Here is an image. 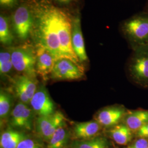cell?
<instances>
[{
    "instance_id": "cell-2",
    "label": "cell",
    "mask_w": 148,
    "mask_h": 148,
    "mask_svg": "<svg viewBox=\"0 0 148 148\" xmlns=\"http://www.w3.org/2000/svg\"><path fill=\"white\" fill-rule=\"evenodd\" d=\"M53 11L63 58L79 64V60L72 47V21L62 10L54 6Z\"/></svg>"
},
{
    "instance_id": "cell-19",
    "label": "cell",
    "mask_w": 148,
    "mask_h": 148,
    "mask_svg": "<svg viewBox=\"0 0 148 148\" xmlns=\"http://www.w3.org/2000/svg\"><path fill=\"white\" fill-rule=\"evenodd\" d=\"M108 141L103 137L97 136L87 140H77L73 144V148H108Z\"/></svg>"
},
{
    "instance_id": "cell-8",
    "label": "cell",
    "mask_w": 148,
    "mask_h": 148,
    "mask_svg": "<svg viewBox=\"0 0 148 148\" xmlns=\"http://www.w3.org/2000/svg\"><path fill=\"white\" fill-rule=\"evenodd\" d=\"M35 126L37 134L48 142L59 128L65 126V118L62 113L56 111L50 115L38 117Z\"/></svg>"
},
{
    "instance_id": "cell-20",
    "label": "cell",
    "mask_w": 148,
    "mask_h": 148,
    "mask_svg": "<svg viewBox=\"0 0 148 148\" xmlns=\"http://www.w3.org/2000/svg\"><path fill=\"white\" fill-rule=\"evenodd\" d=\"M14 41V37L11 31L8 18L3 15L0 16V41L3 45H10Z\"/></svg>"
},
{
    "instance_id": "cell-12",
    "label": "cell",
    "mask_w": 148,
    "mask_h": 148,
    "mask_svg": "<svg viewBox=\"0 0 148 148\" xmlns=\"http://www.w3.org/2000/svg\"><path fill=\"white\" fill-rule=\"evenodd\" d=\"M35 51L36 74L46 80L53 70L56 59L51 53L41 46H37Z\"/></svg>"
},
{
    "instance_id": "cell-13",
    "label": "cell",
    "mask_w": 148,
    "mask_h": 148,
    "mask_svg": "<svg viewBox=\"0 0 148 148\" xmlns=\"http://www.w3.org/2000/svg\"><path fill=\"white\" fill-rule=\"evenodd\" d=\"M71 43L74 52L82 63L88 60V57L85 49V42L81 27V21L79 16H76L72 21Z\"/></svg>"
},
{
    "instance_id": "cell-18",
    "label": "cell",
    "mask_w": 148,
    "mask_h": 148,
    "mask_svg": "<svg viewBox=\"0 0 148 148\" xmlns=\"http://www.w3.org/2000/svg\"><path fill=\"white\" fill-rule=\"evenodd\" d=\"M70 138V133L65 126L59 128L48 141L47 148H65Z\"/></svg>"
},
{
    "instance_id": "cell-16",
    "label": "cell",
    "mask_w": 148,
    "mask_h": 148,
    "mask_svg": "<svg viewBox=\"0 0 148 148\" xmlns=\"http://www.w3.org/2000/svg\"><path fill=\"white\" fill-rule=\"evenodd\" d=\"M133 132L122 122L110 128L109 131L110 137L115 143L126 145L130 143L133 137Z\"/></svg>"
},
{
    "instance_id": "cell-15",
    "label": "cell",
    "mask_w": 148,
    "mask_h": 148,
    "mask_svg": "<svg viewBox=\"0 0 148 148\" xmlns=\"http://www.w3.org/2000/svg\"><path fill=\"white\" fill-rule=\"evenodd\" d=\"M122 122L136 133L144 125L148 123V110L127 111Z\"/></svg>"
},
{
    "instance_id": "cell-22",
    "label": "cell",
    "mask_w": 148,
    "mask_h": 148,
    "mask_svg": "<svg viewBox=\"0 0 148 148\" xmlns=\"http://www.w3.org/2000/svg\"><path fill=\"white\" fill-rule=\"evenodd\" d=\"M12 103V97L2 89L0 91V118L3 120L9 115Z\"/></svg>"
},
{
    "instance_id": "cell-29",
    "label": "cell",
    "mask_w": 148,
    "mask_h": 148,
    "mask_svg": "<svg viewBox=\"0 0 148 148\" xmlns=\"http://www.w3.org/2000/svg\"><path fill=\"white\" fill-rule=\"evenodd\" d=\"M56 2L60 3H62L64 5H68L70 3H71V2L74 1V0H54Z\"/></svg>"
},
{
    "instance_id": "cell-21",
    "label": "cell",
    "mask_w": 148,
    "mask_h": 148,
    "mask_svg": "<svg viewBox=\"0 0 148 148\" xmlns=\"http://www.w3.org/2000/svg\"><path fill=\"white\" fill-rule=\"evenodd\" d=\"M34 79H35L24 75L18 76L14 79L23 87L30 100L37 90L36 83Z\"/></svg>"
},
{
    "instance_id": "cell-9",
    "label": "cell",
    "mask_w": 148,
    "mask_h": 148,
    "mask_svg": "<svg viewBox=\"0 0 148 148\" xmlns=\"http://www.w3.org/2000/svg\"><path fill=\"white\" fill-rule=\"evenodd\" d=\"M33 111L27 104L19 101L11 112L10 120L11 126L30 131L33 124Z\"/></svg>"
},
{
    "instance_id": "cell-25",
    "label": "cell",
    "mask_w": 148,
    "mask_h": 148,
    "mask_svg": "<svg viewBox=\"0 0 148 148\" xmlns=\"http://www.w3.org/2000/svg\"><path fill=\"white\" fill-rule=\"evenodd\" d=\"M16 148H40V147L35 140L25 137L19 143Z\"/></svg>"
},
{
    "instance_id": "cell-30",
    "label": "cell",
    "mask_w": 148,
    "mask_h": 148,
    "mask_svg": "<svg viewBox=\"0 0 148 148\" xmlns=\"http://www.w3.org/2000/svg\"><path fill=\"white\" fill-rule=\"evenodd\" d=\"M144 12H147V13H148V1H147V3H146V5L145 6V8H144Z\"/></svg>"
},
{
    "instance_id": "cell-7",
    "label": "cell",
    "mask_w": 148,
    "mask_h": 148,
    "mask_svg": "<svg viewBox=\"0 0 148 148\" xmlns=\"http://www.w3.org/2000/svg\"><path fill=\"white\" fill-rule=\"evenodd\" d=\"M84 76V70L80 64L69 59L61 58L56 61L50 77L56 80H75Z\"/></svg>"
},
{
    "instance_id": "cell-24",
    "label": "cell",
    "mask_w": 148,
    "mask_h": 148,
    "mask_svg": "<svg viewBox=\"0 0 148 148\" xmlns=\"http://www.w3.org/2000/svg\"><path fill=\"white\" fill-rule=\"evenodd\" d=\"M13 85H14V89L15 90L16 97H18V98L19 99L20 101L29 105V104H30V100L28 98L27 95L25 90L23 88V87L20 84H19L14 80Z\"/></svg>"
},
{
    "instance_id": "cell-4",
    "label": "cell",
    "mask_w": 148,
    "mask_h": 148,
    "mask_svg": "<svg viewBox=\"0 0 148 148\" xmlns=\"http://www.w3.org/2000/svg\"><path fill=\"white\" fill-rule=\"evenodd\" d=\"M128 70L136 84L148 88V45L133 47Z\"/></svg>"
},
{
    "instance_id": "cell-27",
    "label": "cell",
    "mask_w": 148,
    "mask_h": 148,
    "mask_svg": "<svg viewBox=\"0 0 148 148\" xmlns=\"http://www.w3.org/2000/svg\"><path fill=\"white\" fill-rule=\"evenodd\" d=\"M136 134L137 137L148 139V123L138 130Z\"/></svg>"
},
{
    "instance_id": "cell-3",
    "label": "cell",
    "mask_w": 148,
    "mask_h": 148,
    "mask_svg": "<svg viewBox=\"0 0 148 148\" xmlns=\"http://www.w3.org/2000/svg\"><path fill=\"white\" fill-rule=\"evenodd\" d=\"M122 30L132 47L148 45V13L144 12L124 21Z\"/></svg>"
},
{
    "instance_id": "cell-23",
    "label": "cell",
    "mask_w": 148,
    "mask_h": 148,
    "mask_svg": "<svg viewBox=\"0 0 148 148\" xmlns=\"http://www.w3.org/2000/svg\"><path fill=\"white\" fill-rule=\"evenodd\" d=\"M13 68L12 62L11 51H1L0 52V73L7 75Z\"/></svg>"
},
{
    "instance_id": "cell-10",
    "label": "cell",
    "mask_w": 148,
    "mask_h": 148,
    "mask_svg": "<svg viewBox=\"0 0 148 148\" xmlns=\"http://www.w3.org/2000/svg\"><path fill=\"white\" fill-rule=\"evenodd\" d=\"M127 111L121 106L106 107L97 112L95 120L102 127L111 128L122 122Z\"/></svg>"
},
{
    "instance_id": "cell-28",
    "label": "cell",
    "mask_w": 148,
    "mask_h": 148,
    "mask_svg": "<svg viewBox=\"0 0 148 148\" xmlns=\"http://www.w3.org/2000/svg\"><path fill=\"white\" fill-rule=\"evenodd\" d=\"M18 0H0L1 5L7 7L12 8L17 5Z\"/></svg>"
},
{
    "instance_id": "cell-14",
    "label": "cell",
    "mask_w": 148,
    "mask_h": 148,
    "mask_svg": "<svg viewBox=\"0 0 148 148\" xmlns=\"http://www.w3.org/2000/svg\"><path fill=\"white\" fill-rule=\"evenodd\" d=\"M102 126L97 120L76 123L74 127V138L77 140H87L98 136Z\"/></svg>"
},
{
    "instance_id": "cell-1",
    "label": "cell",
    "mask_w": 148,
    "mask_h": 148,
    "mask_svg": "<svg viewBox=\"0 0 148 148\" xmlns=\"http://www.w3.org/2000/svg\"><path fill=\"white\" fill-rule=\"evenodd\" d=\"M54 6L42 5L34 13L35 36L37 46L45 48L52 54L56 61L63 58L53 11Z\"/></svg>"
},
{
    "instance_id": "cell-11",
    "label": "cell",
    "mask_w": 148,
    "mask_h": 148,
    "mask_svg": "<svg viewBox=\"0 0 148 148\" xmlns=\"http://www.w3.org/2000/svg\"><path fill=\"white\" fill-rule=\"evenodd\" d=\"M30 104L38 116H48L55 112V106L46 88L41 86L32 97Z\"/></svg>"
},
{
    "instance_id": "cell-6",
    "label": "cell",
    "mask_w": 148,
    "mask_h": 148,
    "mask_svg": "<svg viewBox=\"0 0 148 148\" xmlns=\"http://www.w3.org/2000/svg\"><path fill=\"white\" fill-rule=\"evenodd\" d=\"M12 23L17 37L21 40H25L34 29V14L27 5H21L13 13Z\"/></svg>"
},
{
    "instance_id": "cell-26",
    "label": "cell",
    "mask_w": 148,
    "mask_h": 148,
    "mask_svg": "<svg viewBox=\"0 0 148 148\" xmlns=\"http://www.w3.org/2000/svg\"><path fill=\"white\" fill-rule=\"evenodd\" d=\"M148 139L138 138L137 140L130 144L126 148H147Z\"/></svg>"
},
{
    "instance_id": "cell-31",
    "label": "cell",
    "mask_w": 148,
    "mask_h": 148,
    "mask_svg": "<svg viewBox=\"0 0 148 148\" xmlns=\"http://www.w3.org/2000/svg\"></svg>"
},
{
    "instance_id": "cell-5",
    "label": "cell",
    "mask_w": 148,
    "mask_h": 148,
    "mask_svg": "<svg viewBox=\"0 0 148 148\" xmlns=\"http://www.w3.org/2000/svg\"><path fill=\"white\" fill-rule=\"evenodd\" d=\"M13 68L24 75L35 79L36 51L29 45L13 48L11 49Z\"/></svg>"
},
{
    "instance_id": "cell-17",
    "label": "cell",
    "mask_w": 148,
    "mask_h": 148,
    "mask_svg": "<svg viewBox=\"0 0 148 148\" xmlns=\"http://www.w3.org/2000/svg\"><path fill=\"white\" fill-rule=\"evenodd\" d=\"M25 137L24 133L15 130H6L1 134L0 148H16L19 143Z\"/></svg>"
}]
</instances>
